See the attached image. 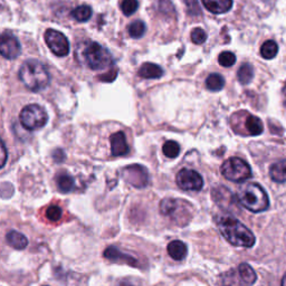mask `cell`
<instances>
[{"mask_svg":"<svg viewBox=\"0 0 286 286\" xmlns=\"http://www.w3.org/2000/svg\"><path fill=\"white\" fill-rule=\"evenodd\" d=\"M216 223L221 235L233 246L251 248L255 244L256 238L254 234L235 217L220 215L217 217Z\"/></svg>","mask_w":286,"mask_h":286,"instance_id":"1","label":"cell"},{"mask_svg":"<svg viewBox=\"0 0 286 286\" xmlns=\"http://www.w3.org/2000/svg\"><path fill=\"white\" fill-rule=\"evenodd\" d=\"M75 56L83 65L94 71H101L113 64V57L107 48L95 42L79 44L75 51Z\"/></svg>","mask_w":286,"mask_h":286,"instance_id":"2","label":"cell"},{"mask_svg":"<svg viewBox=\"0 0 286 286\" xmlns=\"http://www.w3.org/2000/svg\"><path fill=\"white\" fill-rule=\"evenodd\" d=\"M19 79L28 90L40 92L47 88L51 83V76L47 68L36 59H28L20 66Z\"/></svg>","mask_w":286,"mask_h":286,"instance_id":"3","label":"cell"},{"mask_svg":"<svg viewBox=\"0 0 286 286\" xmlns=\"http://www.w3.org/2000/svg\"><path fill=\"white\" fill-rule=\"evenodd\" d=\"M237 200L252 212L265 211L269 207L267 193L259 183L241 184L237 190Z\"/></svg>","mask_w":286,"mask_h":286,"instance_id":"4","label":"cell"},{"mask_svg":"<svg viewBox=\"0 0 286 286\" xmlns=\"http://www.w3.org/2000/svg\"><path fill=\"white\" fill-rule=\"evenodd\" d=\"M256 280V273L251 265L241 263L237 268L225 273L221 277V283L223 286H253Z\"/></svg>","mask_w":286,"mask_h":286,"instance_id":"5","label":"cell"},{"mask_svg":"<svg viewBox=\"0 0 286 286\" xmlns=\"http://www.w3.org/2000/svg\"><path fill=\"white\" fill-rule=\"evenodd\" d=\"M221 175L233 182H244L252 177V169L246 161L234 156L221 164Z\"/></svg>","mask_w":286,"mask_h":286,"instance_id":"6","label":"cell"},{"mask_svg":"<svg viewBox=\"0 0 286 286\" xmlns=\"http://www.w3.org/2000/svg\"><path fill=\"white\" fill-rule=\"evenodd\" d=\"M19 120L24 128L29 131H34L46 126L48 115L47 112L38 104H29L20 112Z\"/></svg>","mask_w":286,"mask_h":286,"instance_id":"7","label":"cell"},{"mask_svg":"<svg viewBox=\"0 0 286 286\" xmlns=\"http://www.w3.org/2000/svg\"><path fill=\"white\" fill-rule=\"evenodd\" d=\"M176 182L184 191H200L204 187V179L200 173L187 168L181 169L178 172Z\"/></svg>","mask_w":286,"mask_h":286,"instance_id":"8","label":"cell"},{"mask_svg":"<svg viewBox=\"0 0 286 286\" xmlns=\"http://www.w3.org/2000/svg\"><path fill=\"white\" fill-rule=\"evenodd\" d=\"M45 42L47 46L58 57L70 54V43L66 36L55 29H47L45 33Z\"/></svg>","mask_w":286,"mask_h":286,"instance_id":"9","label":"cell"},{"mask_svg":"<svg viewBox=\"0 0 286 286\" xmlns=\"http://www.w3.org/2000/svg\"><path fill=\"white\" fill-rule=\"evenodd\" d=\"M123 178L136 188H143L149 183V175L146 168L139 164H132L123 170Z\"/></svg>","mask_w":286,"mask_h":286,"instance_id":"10","label":"cell"},{"mask_svg":"<svg viewBox=\"0 0 286 286\" xmlns=\"http://www.w3.org/2000/svg\"><path fill=\"white\" fill-rule=\"evenodd\" d=\"M0 53L7 59H15L22 53L19 40L13 35L3 34L0 42Z\"/></svg>","mask_w":286,"mask_h":286,"instance_id":"11","label":"cell"},{"mask_svg":"<svg viewBox=\"0 0 286 286\" xmlns=\"http://www.w3.org/2000/svg\"><path fill=\"white\" fill-rule=\"evenodd\" d=\"M104 257L111 261L126 263L128 265H131V266H138L139 264V261L136 260L134 256L129 255L127 253H123L122 251H120L119 248H116L114 246L107 247L105 251H104Z\"/></svg>","mask_w":286,"mask_h":286,"instance_id":"12","label":"cell"},{"mask_svg":"<svg viewBox=\"0 0 286 286\" xmlns=\"http://www.w3.org/2000/svg\"><path fill=\"white\" fill-rule=\"evenodd\" d=\"M187 206V203L184 200L173 199V198H166L161 200L160 203V212L163 216L172 217V218L178 219V210Z\"/></svg>","mask_w":286,"mask_h":286,"instance_id":"13","label":"cell"},{"mask_svg":"<svg viewBox=\"0 0 286 286\" xmlns=\"http://www.w3.org/2000/svg\"><path fill=\"white\" fill-rule=\"evenodd\" d=\"M111 141V152L114 156H123L130 152V148L128 146L126 134L122 131L113 133L110 138Z\"/></svg>","mask_w":286,"mask_h":286,"instance_id":"14","label":"cell"},{"mask_svg":"<svg viewBox=\"0 0 286 286\" xmlns=\"http://www.w3.org/2000/svg\"><path fill=\"white\" fill-rule=\"evenodd\" d=\"M205 7L212 14H225L232 9L233 0H203Z\"/></svg>","mask_w":286,"mask_h":286,"instance_id":"15","label":"cell"},{"mask_svg":"<svg viewBox=\"0 0 286 286\" xmlns=\"http://www.w3.org/2000/svg\"><path fill=\"white\" fill-rule=\"evenodd\" d=\"M167 251H168L169 256L175 260H184L188 254L187 245L181 240H172L171 243H169Z\"/></svg>","mask_w":286,"mask_h":286,"instance_id":"16","label":"cell"},{"mask_svg":"<svg viewBox=\"0 0 286 286\" xmlns=\"http://www.w3.org/2000/svg\"><path fill=\"white\" fill-rule=\"evenodd\" d=\"M138 75L142 78L152 79V78H160L163 75V70L159 65L153 63H144L142 66L139 68Z\"/></svg>","mask_w":286,"mask_h":286,"instance_id":"17","label":"cell"},{"mask_svg":"<svg viewBox=\"0 0 286 286\" xmlns=\"http://www.w3.org/2000/svg\"><path fill=\"white\" fill-rule=\"evenodd\" d=\"M6 239L7 243L17 251H23L28 246L27 237L17 231H10L6 235Z\"/></svg>","mask_w":286,"mask_h":286,"instance_id":"18","label":"cell"},{"mask_svg":"<svg viewBox=\"0 0 286 286\" xmlns=\"http://www.w3.org/2000/svg\"><path fill=\"white\" fill-rule=\"evenodd\" d=\"M269 176L275 182H286V160H282L274 163L269 169Z\"/></svg>","mask_w":286,"mask_h":286,"instance_id":"19","label":"cell"},{"mask_svg":"<svg viewBox=\"0 0 286 286\" xmlns=\"http://www.w3.org/2000/svg\"><path fill=\"white\" fill-rule=\"evenodd\" d=\"M56 183H57L58 190L63 193L72 192L75 189L74 178L67 173H58L56 177Z\"/></svg>","mask_w":286,"mask_h":286,"instance_id":"20","label":"cell"},{"mask_svg":"<svg viewBox=\"0 0 286 286\" xmlns=\"http://www.w3.org/2000/svg\"><path fill=\"white\" fill-rule=\"evenodd\" d=\"M245 128L249 135H260L263 133L264 126L260 118L255 115H248L245 120Z\"/></svg>","mask_w":286,"mask_h":286,"instance_id":"21","label":"cell"},{"mask_svg":"<svg viewBox=\"0 0 286 286\" xmlns=\"http://www.w3.org/2000/svg\"><path fill=\"white\" fill-rule=\"evenodd\" d=\"M92 14L93 13H92V8L90 6L80 5L72 10L71 16L76 20V22L85 23L87 20L91 19Z\"/></svg>","mask_w":286,"mask_h":286,"instance_id":"22","label":"cell"},{"mask_svg":"<svg viewBox=\"0 0 286 286\" xmlns=\"http://www.w3.org/2000/svg\"><path fill=\"white\" fill-rule=\"evenodd\" d=\"M279 53V46L274 40H266L260 47V55L265 59H273Z\"/></svg>","mask_w":286,"mask_h":286,"instance_id":"23","label":"cell"},{"mask_svg":"<svg viewBox=\"0 0 286 286\" xmlns=\"http://www.w3.org/2000/svg\"><path fill=\"white\" fill-rule=\"evenodd\" d=\"M237 78H238V80L240 84L243 85H246V84H249L252 82V79L254 78V68L252 65L249 64L245 63L239 67L238 73H237Z\"/></svg>","mask_w":286,"mask_h":286,"instance_id":"24","label":"cell"},{"mask_svg":"<svg viewBox=\"0 0 286 286\" xmlns=\"http://www.w3.org/2000/svg\"><path fill=\"white\" fill-rule=\"evenodd\" d=\"M225 86V79L219 74H210L206 79V87L211 92H218Z\"/></svg>","mask_w":286,"mask_h":286,"instance_id":"25","label":"cell"},{"mask_svg":"<svg viewBox=\"0 0 286 286\" xmlns=\"http://www.w3.org/2000/svg\"><path fill=\"white\" fill-rule=\"evenodd\" d=\"M128 31L132 38L139 39L143 37V35L146 34V24L142 20H135V22H133L129 26Z\"/></svg>","mask_w":286,"mask_h":286,"instance_id":"26","label":"cell"},{"mask_svg":"<svg viewBox=\"0 0 286 286\" xmlns=\"http://www.w3.org/2000/svg\"><path fill=\"white\" fill-rule=\"evenodd\" d=\"M162 152L167 158L175 159L179 156L180 146L176 142V141H167L162 147Z\"/></svg>","mask_w":286,"mask_h":286,"instance_id":"27","label":"cell"},{"mask_svg":"<svg viewBox=\"0 0 286 286\" xmlns=\"http://www.w3.org/2000/svg\"><path fill=\"white\" fill-rule=\"evenodd\" d=\"M138 8V0H123L122 3H121V9H122V13L126 16L133 15Z\"/></svg>","mask_w":286,"mask_h":286,"instance_id":"28","label":"cell"},{"mask_svg":"<svg viewBox=\"0 0 286 286\" xmlns=\"http://www.w3.org/2000/svg\"><path fill=\"white\" fill-rule=\"evenodd\" d=\"M218 62L221 66L231 67L236 63V56L232 52H223L219 55Z\"/></svg>","mask_w":286,"mask_h":286,"instance_id":"29","label":"cell"},{"mask_svg":"<svg viewBox=\"0 0 286 286\" xmlns=\"http://www.w3.org/2000/svg\"><path fill=\"white\" fill-rule=\"evenodd\" d=\"M206 39H207L206 31L201 29V28H195V29L191 31V40L193 44L201 45V44L206 42Z\"/></svg>","mask_w":286,"mask_h":286,"instance_id":"30","label":"cell"},{"mask_svg":"<svg viewBox=\"0 0 286 286\" xmlns=\"http://www.w3.org/2000/svg\"><path fill=\"white\" fill-rule=\"evenodd\" d=\"M63 211L58 206H52L46 210V217L50 221H58L62 218Z\"/></svg>","mask_w":286,"mask_h":286,"instance_id":"31","label":"cell"},{"mask_svg":"<svg viewBox=\"0 0 286 286\" xmlns=\"http://www.w3.org/2000/svg\"><path fill=\"white\" fill-rule=\"evenodd\" d=\"M116 75H118V72H116V71H111V72H108V73L105 74V75L100 76V78L102 79L103 82H113L114 78H116Z\"/></svg>","mask_w":286,"mask_h":286,"instance_id":"32","label":"cell"},{"mask_svg":"<svg viewBox=\"0 0 286 286\" xmlns=\"http://www.w3.org/2000/svg\"><path fill=\"white\" fill-rule=\"evenodd\" d=\"M53 159L56 161V162H62V161L65 159V158H64L63 150H56L53 153Z\"/></svg>","mask_w":286,"mask_h":286,"instance_id":"33","label":"cell"},{"mask_svg":"<svg viewBox=\"0 0 286 286\" xmlns=\"http://www.w3.org/2000/svg\"><path fill=\"white\" fill-rule=\"evenodd\" d=\"M1 167L5 166V163H6V161H7V149H6V146H5V143H1Z\"/></svg>","mask_w":286,"mask_h":286,"instance_id":"34","label":"cell"},{"mask_svg":"<svg viewBox=\"0 0 286 286\" xmlns=\"http://www.w3.org/2000/svg\"><path fill=\"white\" fill-rule=\"evenodd\" d=\"M131 284H133V280H130V279H127V280H123L121 282V286H131ZM140 284V283H138ZM132 286H136V284L132 285Z\"/></svg>","mask_w":286,"mask_h":286,"instance_id":"35","label":"cell"},{"mask_svg":"<svg viewBox=\"0 0 286 286\" xmlns=\"http://www.w3.org/2000/svg\"><path fill=\"white\" fill-rule=\"evenodd\" d=\"M281 286H286V273L284 274L283 279H282V283H281Z\"/></svg>","mask_w":286,"mask_h":286,"instance_id":"36","label":"cell"}]
</instances>
